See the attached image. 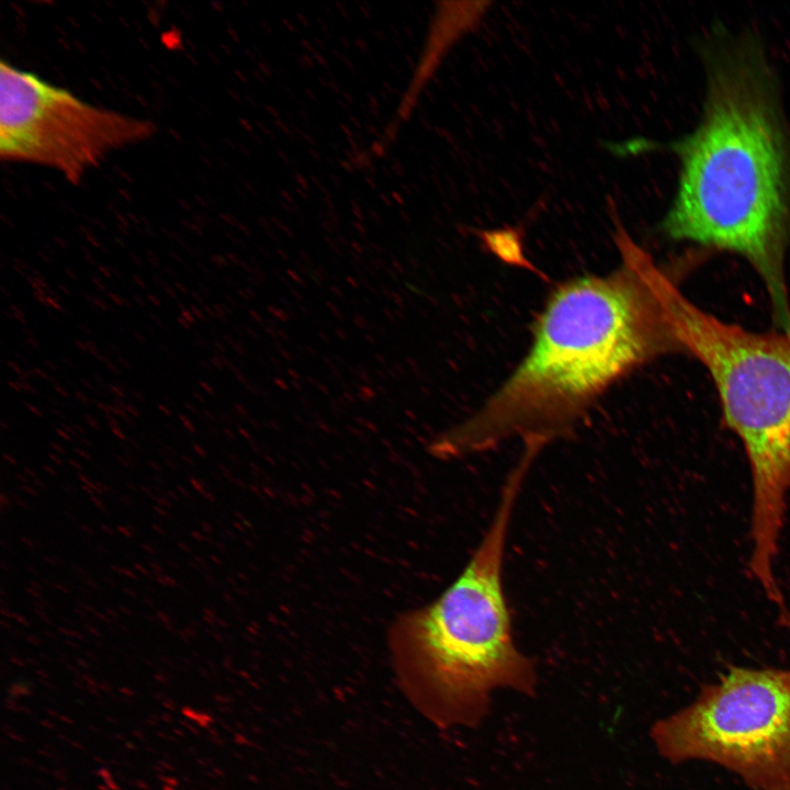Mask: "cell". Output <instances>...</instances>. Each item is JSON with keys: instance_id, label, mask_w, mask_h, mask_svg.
<instances>
[{"instance_id": "9c48e42d", "label": "cell", "mask_w": 790, "mask_h": 790, "mask_svg": "<svg viewBox=\"0 0 790 790\" xmlns=\"http://www.w3.org/2000/svg\"><path fill=\"white\" fill-rule=\"evenodd\" d=\"M779 622L790 633V612L786 609V607L780 608Z\"/></svg>"}, {"instance_id": "4316f807", "label": "cell", "mask_w": 790, "mask_h": 790, "mask_svg": "<svg viewBox=\"0 0 790 790\" xmlns=\"http://www.w3.org/2000/svg\"><path fill=\"white\" fill-rule=\"evenodd\" d=\"M163 290H165L166 293H168L171 297H173V298L177 297L176 290H173L169 284H167V285L163 287Z\"/></svg>"}, {"instance_id": "f35d334b", "label": "cell", "mask_w": 790, "mask_h": 790, "mask_svg": "<svg viewBox=\"0 0 790 790\" xmlns=\"http://www.w3.org/2000/svg\"><path fill=\"white\" fill-rule=\"evenodd\" d=\"M178 323L181 324L185 328L190 327V323H188L182 316L178 317Z\"/></svg>"}, {"instance_id": "ffe728a7", "label": "cell", "mask_w": 790, "mask_h": 790, "mask_svg": "<svg viewBox=\"0 0 790 790\" xmlns=\"http://www.w3.org/2000/svg\"><path fill=\"white\" fill-rule=\"evenodd\" d=\"M105 364L111 372H113L115 374L120 373L119 368L112 361L109 360Z\"/></svg>"}, {"instance_id": "f6af8a7d", "label": "cell", "mask_w": 790, "mask_h": 790, "mask_svg": "<svg viewBox=\"0 0 790 790\" xmlns=\"http://www.w3.org/2000/svg\"><path fill=\"white\" fill-rule=\"evenodd\" d=\"M185 407H187V409H189V410L192 411L193 414H198L196 408H195L192 404L185 403Z\"/></svg>"}, {"instance_id": "5bb4252c", "label": "cell", "mask_w": 790, "mask_h": 790, "mask_svg": "<svg viewBox=\"0 0 790 790\" xmlns=\"http://www.w3.org/2000/svg\"><path fill=\"white\" fill-rule=\"evenodd\" d=\"M108 296H109V298H111L116 305H123L122 297H120L119 295L113 294V293L110 292V293H108Z\"/></svg>"}, {"instance_id": "f546056e", "label": "cell", "mask_w": 790, "mask_h": 790, "mask_svg": "<svg viewBox=\"0 0 790 790\" xmlns=\"http://www.w3.org/2000/svg\"><path fill=\"white\" fill-rule=\"evenodd\" d=\"M26 341H27V343L31 345L33 348H38V343H37V341H36V339H35L34 336L27 337V338H26Z\"/></svg>"}, {"instance_id": "ab89813d", "label": "cell", "mask_w": 790, "mask_h": 790, "mask_svg": "<svg viewBox=\"0 0 790 790\" xmlns=\"http://www.w3.org/2000/svg\"><path fill=\"white\" fill-rule=\"evenodd\" d=\"M158 409H159L160 411H162L163 414L168 415V416L171 415L169 408L166 407L165 405H161V404L158 405Z\"/></svg>"}, {"instance_id": "91938a15", "label": "cell", "mask_w": 790, "mask_h": 790, "mask_svg": "<svg viewBox=\"0 0 790 790\" xmlns=\"http://www.w3.org/2000/svg\"><path fill=\"white\" fill-rule=\"evenodd\" d=\"M47 315H48L50 318L57 320V318L55 317V315H53L52 313H48Z\"/></svg>"}, {"instance_id": "9f6ffc18", "label": "cell", "mask_w": 790, "mask_h": 790, "mask_svg": "<svg viewBox=\"0 0 790 790\" xmlns=\"http://www.w3.org/2000/svg\"><path fill=\"white\" fill-rule=\"evenodd\" d=\"M194 397L199 399L200 402H203V397L199 393H193Z\"/></svg>"}, {"instance_id": "1f68e13d", "label": "cell", "mask_w": 790, "mask_h": 790, "mask_svg": "<svg viewBox=\"0 0 790 790\" xmlns=\"http://www.w3.org/2000/svg\"><path fill=\"white\" fill-rule=\"evenodd\" d=\"M34 372H35V374H36L37 377L48 379L47 374H46L43 370H41V369H38V368H35V369H34Z\"/></svg>"}, {"instance_id": "f5cc1de1", "label": "cell", "mask_w": 790, "mask_h": 790, "mask_svg": "<svg viewBox=\"0 0 790 790\" xmlns=\"http://www.w3.org/2000/svg\"><path fill=\"white\" fill-rule=\"evenodd\" d=\"M80 328H81V330H83L86 334H88V335L91 334V330H90L88 327H86L84 325H80Z\"/></svg>"}, {"instance_id": "f907efd6", "label": "cell", "mask_w": 790, "mask_h": 790, "mask_svg": "<svg viewBox=\"0 0 790 790\" xmlns=\"http://www.w3.org/2000/svg\"><path fill=\"white\" fill-rule=\"evenodd\" d=\"M165 271H166L165 273H167L171 278H173V279L176 278V273L171 269L167 268V269H165Z\"/></svg>"}, {"instance_id": "ee69618b", "label": "cell", "mask_w": 790, "mask_h": 790, "mask_svg": "<svg viewBox=\"0 0 790 790\" xmlns=\"http://www.w3.org/2000/svg\"><path fill=\"white\" fill-rule=\"evenodd\" d=\"M65 273H66L70 279H72V280H76V279H77L76 273H75L74 271L69 270V269H65Z\"/></svg>"}, {"instance_id": "7c38bea8", "label": "cell", "mask_w": 790, "mask_h": 790, "mask_svg": "<svg viewBox=\"0 0 790 790\" xmlns=\"http://www.w3.org/2000/svg\"><path fill=\"white\" fill-rule=\"evenodd\" d=\"M179 307L182 309L181 316H182L188 323H190V324L194 323V317H193V315H192L189 311H187L185 308H183V306H182L181 304H179Z\"/></svg>"}, {"instance_id": "44dd1931", "label": "cell", "mask_w": 790, "mask_h": 790, "mask_svg": "<svg viewBox=\"0 0 790 790\" xmlns=\"http://www.w3.org/2000/svg\"><path fill=\"white\" fill-rule=\"evenodd\" d=\"M132 395H133V397L136 398L138 402H144V400H145V395H144L142 392H139V391H135V390L132 391Z\"/></svg>"}, {"instance_id": "b9f144b4", "label": "cell", "mask_w": 790, "mask_h": 790, "mask_svg": "<svg viewBox=\"0 0 790 790\" xmlns=\"http://www.w3.org/2000/svg\"><path fill=\"white\" fill-rule=\"evenodd\" d=\"M58 289H59L60 291H63L66 295H70V294H71V291H69V289H68L67 286H65L64 284H58Z\"/></svg>"}, {"instance_id": "836d02e7", "label": "cell", "mask_w": 790, "mask_h": 790, "mask_svg": "<svg viewBox=\"0 0 790 790\" xmlns=\"http://www.w3.org/2000/svg\"><path fill=\"white\" fill-rule=\"evenodd\" d=\"M132 278L135 281V283H137L142 289L146 287L144 281L140 278H138L137 275H133Z\"/></svg>"}, {"instance_id": "cb8c5ba5", "label": "cell", "mask_w": 790, "mask_h": 790, "mask_svg": "<svg viewBox=\"0 0 790 790\" xmlns=\"http://www.w3.org/2000/svg\"><path fill=\"white\" fill-rule=\"evenodd\" d=\"M153 279H154V281H155L156 283H158V284L161 285L162 287H165V286L168 284L162 278H160V276L157 275V274H153Z\"/></svg>"}, {"instance_id": "681fc988", "label": "cell", "mask_w": 790, "mask_h": 790, "mask_svg": "<svg viewBox=\"0 0 790 790\" xmlns=\"http://www.w3.org/2000/svg\"><path fill=\"white\" fill-rule=\"evenodd\" d=\"M122 301H123V305H124L125 307H127V308H132V307H133L132 303H131L128 300L122 297Z\"/></svg>"}, {"instance_id": "2e32d148", "label": "cell", "mask_w": 790, "mask_h": 790, "mask_svg": "<svg viewBox=\"0 0 790 790\" xmlns=\"http://www.w3.org/2000/svg\"><path fill=\"white\" fill-rule=\"evenodd\" d=\"M190 307H191V311H192V313H193V316H196V317H199L200 319H204L203 313H202V311H201L200 308H198V307L194 306V305H191Z\"/></svg>"}, {"instance_id": "bcb514c9", "label": "cell", "mask_w": 790, "mask_h": 790, "mask_svg": "<svg viewBox=\"0 0 790 790\" xmlns=\"http://www.w3.org/2000/svg\"><path fill=\"white\" fill-rule=\"evenodd\" d=\"M134 337H135L138 341H140V342H143V343L146 342V339H145L140 334H138V332H136V331L134 332Z\"/></svg>"}, {"instance_id": "e0dca14e", "label": "cell", "mask_w": 790, "mask_h": 790, "mask_svg": "<svg viewBox=\"0 0 790 790\" xmlns=\"http://www.w3.org/2000/svg\"><path fill=\"white\" fill-rule=\"evenodd\" d=\"M80 382H81L82 385H84V387L89 388L90 391H92V392H97V391H98V387H94V385H92V383H90V382L87 381L86 379H80Z\"/></svg>"}, {"instance_id": "816d5d0a", "label": "cell", "mask_w": 790, "mask_h": 790, "mask_svg": "<svg viewBox=\"0 0 790 790\" xmlns=\"http://www.w3.org/2000/svg\"><path fill=\"white\" fill-rule=\"evenodd\" d=\"M61 360H63L64 363H66V364L69 365V366H72V365H74L72 362L69 361L68 358L63 357Z\"/></svg>"}, {"instance_id": "f1b7e54d", "label": "cell", "mask_w": 790, "mask_h": 790, "mask_svg": "<svg viewBox=\"0 0 790 790\" xmlns=\"http://www.w3.org/2000/svg\"><path fill=\"white\" fill-rule=\"evenodd\" d=\"M24 405H25L33 414H35V415H37V416H42V414H41V411H40L38 408L32 406V405L29 404V403H24Z\"/></svg>"}, {"instance_id": "60d3db41", "label": "cell", "mask_w": 790, "mask_h": 790, "mask_svg": "<svg viewBox=\"0 0 790 790\" xmlns=\"http://www.w3.org/2000/svg\"><path fill=\"white\" fill-rule=\"evenodd\" d=\"M174 286H176L177 289H179V291H181V292L184 293V294L188 292L187 289H185V286H183V285H182L180 282H178V281L174 282Z\"/></svg>"}, {"instance_id": "d4e9b609", "label": "cell", "mask_w": 790, "mask_h": 790, "mask_svg": "<svg viewBox=\"0 0 790 790\" xmlns=\"http://www.w3.org/2000/svg\"><path fill=\"white\" fill-rule=\"evenodd\" d=\"M133 300H134L135 303H137L138 306H140V307H144V306H145V302H144V300L142 298V296H139V295H137V294H133Z\"/></svg>"}, {"instance_id": "4dcf8cb0", "label": "cell", "mask_w": 790, "mask_h": 790, "mask_svg": "<svg viewBox=\"0 0 790 790\" xmlns=\"http://www.w3.org/2000/svg\"><path fill=\"white\" fill-rule=\"evenodd\" d=\"M149 316H150V318H151L158 326H160L161 328H165V327H163V323H162V320H161L159 317H157V316L154 315V314H149Z\"/></svg>"}, {"instance_id": "ba28073f", "label": "cell", "mask_w": 790, "mask_h": 790, "mask_svg": "<svg viewBox=\"0 0 790 790\" xmlns=\"http://www.w3.org/2000/svg\"><path fill=\"white\" fill-rule=\"evenodd\" d=\"M477 235L487 248L501 258L518 261L521 259V235L518 228L478 230Z\"/></svg>"}, {"instance_id": "6da1fadb", "label": "cell", "mask_w": 790, "mask_h": 790, "mask_svg": "<svg viewBox=\"0 0 790 790\" xmlns=\"http://www.w3.org/2000/svg\"><path fill=\"white\" fill-rule=\"evenodd\" d=\"M609 205L620 263L552 291L526 357L474 414L432 441V455L482 453L514 439L541 452L568 436L620 380L680 351L662 296L665 269Z\"/></svg>"}, {"instance_id": "ac0fdd59", "label": "cell", "mask_w": 790, "mask_h": 790, "mask_svg": "<svg viewBox=\"0 0 790 790\" xmlns=\"http://www.w3.org/2000/svg\"><path fill=\"white\" fill-rule=\"evenodd\" d=\"M75 395H76V398H77L82 405H86V404L88 403V397H87L86 395H83L82 393L76 392Z\"/></svg>"}, {"instance_id": "3957f363", "label": "cell", "mask_w": 790, "mask_h": 790, "mask_svg": "<svg viewBox=\"0 0 790 790\" xmlns=\"http://www.w3.org/2000/svg\"><path fill=\"white\" fill-rule=\"evenodd\" d=\"M531 464L520 458L508 475L493 520L458 578L395 625L400 668L413 676L427 713L440 725H478L498 689L537 691L534 665L515 644L503 582L509 522Z\"/></svg>"}, {"instance_id": "74e56055", "label": "cell", "mask_w": 790, "mask_h": 790, "mask_svg": "<svg viewBox=\"0 0 790 790\" xmlns=\"http://www.w3.org/2000/svg\"><path fill=\"white\" fill-rule=\"evenodd\" d=\"M191 296L194 297V300L202 305L203 300H202V296L198 292H192Z\"/></svg>"}, {"instance_id": "4fadbf2b", "label": "cell", "mask_w": 790, "mask_h": 790, "mask_svg": "<svg viewBox=\"0 0 790 790\" xmlns=\"http://www.w3.org/2000/svg\"><path fill=\"white\" fill-rule=\"evenodd\" d=\"M110 390L119 397H124V392L121 386L110 385Z\"/></svg>"}, {"instance_id": "52a82bcc", "label": "cell", "mask_w": 790, "mask_h": 790, "mask_svg": "<svg viewBox=\"0 0 790 790\" xmlns=\"http://www.w3.org/2000/svg\"><path fill=\"white\" fill-rule=\"evenodd\" d=\"M443 5L444 8L440 3L441 8L431 22L425 46L393 119L372 148L376 155L393 143L400 126L411 116L420 93L436 71L441 57L460 33V26H454L458 20L450 16L451 3L445 2Z\"/></svg>"}, {"instance_id": "484cf974", "label": "cell", "mask_w": 790, "mask_h": 790, "mask_svg": "<svg viewBox=\"0 0 790 790\" xmlns=\"http://www.w3.org/2000/svg\"><path fill=\"white\" fill-rule=\"evenodd\" d=\"M84 419H86L87 424H89L91 427L99 428L98 422L91 416L88 415L84 417Z\"/></svg>"}, {"instance_id": "7402d4cb", "label": "cell", "mask_w": 790, "mask_h": 790, "mask_svg": "<svg viewBox=\"0 0 790 790\" xmlns=\"http://www.w3.org/2000/svg\"><path fill=\"white\" fill-rule=\"evenodd\" d=\"M92 377L95 381L98 387H103V385H104L103 377H101L99 374H92Z\"/></svg>"}, {"instance_id": "83f0119b", "label": "cell", "mask_w": 790, "mask_h": 790, "mask_svg": "<svg viewBox=\"0 0 790 790\" xmlns=\"http://www.w3.org/2000/svg\"><path fill=\"white\" fill-rule=\"evenodd\" d=\"M92 281L100 289V291H106L105 286L101 283L99 278L92 276Z\"/></svg>"}, {"instance_id": "30bf717a", "label": "cell", "mask_w": 790, "mask_h": 790, "mask_svg": "<svg viewBox=\"0 0 790 790\" xmlns=\"http://www.w3.org/2000/svg\"><path fill=\"white\" fill-rule=\"evenodd\" d=\"M10 311L12 312V315H13L18 320H20V321L23 323V324L25 323L24 314H23V312H22V309H21L20 307L15 306V305H11V306H10Z\"/></svg>"}, {"instance_id": "680465c9", "label": "cell", "mask_w": 790, "mask_h": 790, "mask_svg": "<svg viewBox=\"0 0 790 790\" xmlns=\"http://www.w3.org/2000/svg\"><path fill=\"white\" fill-rule=\"evenodd\" d=\"M2 292L5 294L7 297H10V293H8V291L4 287H2Z\"/></svg>"}, {"instance_id": "7a4b0ae2", "label": "cell", "mask_w": 790, "mask_h": 790, "mask_svg": "<svg viewBox=\"0 0 790 790\" xmlns=\"http://www.w3.org/2000/svg\"><path fill=\"white\" fill-rule=\"evenodd\" d=\"M704 56L703 115L672 145L681 171L662 229L744 257L765 283L779 330L790 331V135L772 71L752 38L713 44Z\"/></svg>"}, {"instance_id": "d6986e66", "label": "cell", "mask_w": 790, "mask_h": 790, "mask_svg": "<svg viewBox=\"0 0 790 790\" xmlns=\"http://www.w3.org/2000/svg\"><path fill=\"white\" fill-rule=\"evenodd\" d=\"M179 418L183 422V425L190 429V431H194V427H192L191 422L189 421V419L187 417H184L183 415H180Z\"/></svg>"}, {"instance_id": "e575fe53", "label": "cell", "mask_w": 790, "mask_h": 790, "mask_svg": "<svg viewBox=\"0 0 790 790\" xmlns=\"http://www.w3.org/2000/svg\"><path fill=\"white\" fill-rule=\"evenodd\" d=\"M147 297H148V300H149L154 305L160 306V302H159V300H158L157 297H155V296L151 295V294H148Z\"/></svg>"}, {"instance_id": "6f0895ef", "label": "cell", "mask_w": 790, "mask_h": 790, "mask_svg": "<svg viewBox=\"0 0 790 790\" xmlns=\"http://www.w3.org/2000/svg\"><path fill=\"white\" fill-rule=\"evenodd\" d=\"M15 357H16L18 359H20L21 361L26 362V360H25L22 356H20L19 353H15Z\"/></svg>"}, {"instance_id": "603a6c76", "label": "cell", "mask_w": 790, "mask_h": 790, "mask_svg": "<svg viewBox=\"0 0 790 790\" xmlns=\"http://www.w3.org/2000/svg\"><path fill=\"white\" fill-rule=\"evenodd\" d=\"M8 365L12 368L18 373V375H21L23 373L20 366L13 361H8Z\"/></svg>"}, {"instance_id": "d590c367", "label": "cell", "mask_w": 790, "mask_h": 790, "mask_svg": "<svg viewBox=\"0 0 790 790\" xmlns=\"http://www.w3.org/2000/svg\"><path fill=\"white\" fill-rule=\"evenodd\" d=\"M117 362L121 363L125 369H131V364L125 359L119 357Z\"/></svg>"}, {"instance_id": "7dc6e473", "label": "cell", "mask_w": 790, "mask_h": 790, "mask_svg": "<svg viewBox=\"0 0 790 790\" xmlns=\"http://www.w3.org/2000/svg\"><path fill=\"white\" fill-rule=\"evenodd\" d=\"M99 269L101 273H103L105 276L110 278L112 275V273L108 269H104L103 267H99Z\"/></svg>"}, {"instance_id": "277c9868", "label": "cell", "mask_w": 790, "mask_h": 790, "mask_svg": "<svg viewBox=\"0 0 790 790\" xmlns=\"http://www.w3.org/2000/svg\"><path fill=\"white\" fill-rule=\"evenodd\" d=\"M662 296L680 351L710 373L723 421L741 440L752 476L749 569L777 587L775 561L790 493V331L754 332L699 308L667 273Z\"/></svg>"}, {"instance_id": "7bdbcfd3", "label": "cell", "mask_w": 790, "mask_h": 790, "mask_svg": "<svg viewBox=\"0 0 790 790\" xmlns=\"http://www.w3.org/2000/svg\"><path fill=\"white\" fill-rule=\"evenodd\" d=\"M75 342H76V345H77V347H78L79 349H81L82 351H87L86 342H82V341H79V340H76Z\"/></svg>"}, {"instance_id": "db71d44e", "label": "cell", "mask_w": 790, "mask_h": 790, "mask_svg": "<svg viewBox=\"0 0 790 790\" xmlns=\"http://www.w3.org/2000/svg\"><path fill=\"white\" fill-rule=\"evenodd\" d=\"M201 387H203L208 393H212V390L208 388V386L204 382H200Z\"/></svg>"}, {"instance_id": "8992f818", "label": "cell", "mask_w": 790, "mask_h": 790, "mask_svg": "<svg viewBox=\"0 0 790 790\" xmlns=\"http://www.w3.org/2000/svg\"><path fill=\"white\" fill-rule=\"evenodd\" d=\"M151 122L89 104L1 61L0 157L60 172L77 184L110 153L143 142Z\"/></svg>"}, {"instance_id": "9a60e30c", "label": "cell", "mask_w": 790, "mask_h": 790, "mask_svg": "<svg viewBox=\"0 0 790 790\" xmlns=\"http://www.w3.org/2000/svg\"><path fill=\"white\" fill-rule=\"evenodd\" d=\"M126 413L135 417L139 416L137 408L131 404L126 405Z\"/></svg>"}, {"instance_id": "c3c4849f", "label": "cell", "mask_w": 790, "mask_h": 790, "mask_svg": "<svg viewBox=\"0 0 790 790\" xmlns=\"http://www.w3.org/2000/svg\"><path fill=\"white\" fill-rule=\"evenodd\" d=\"M49 410H50L52 413H54L56 416H58V417H60V418H65V415L61 414L58 409H56V408H50Z\"/></svg>"}, {"instance_id": "11a10c76", "label": "cell", "mask_w": 790, "mask_h": 790, "mask_svg": "<svg viewBox=\"0 0 790 790\" xmlns=\"http://www.w3.org/2000/svg\"><path fill=\"white\" fill-rule=\"evenodd\" d=\"M46 397L50 403L58 404V400L55 397H52L50 395H46Z\"/></svg>"}, {"instance_id": "5b68a950", "label": "cell", "mask_w": 790, "mask_h": 790, "mask_svg": "<svg viewBox=\"0 0 790 790\" xmlns=\"http://www.w3.org/2000/svg\"><path fill=\"white\" fill-rule=\"evenodd\" d=\"M650 736L670 764L708 761L754 790H790V669L730 667Z\"/></svg>"}, {"instance_id": "8d00e7d4", "label": "cell", "mask_w": 790, "mask_h": 790, "mask_svg": "<svg viewBox=\"0 0 790 790\" xmlns=\"http://www.w3.org/2000/svg\"><path fill=\"white\" fill-rule=\"evenodd\" d=\"M43 363H44V365H45L48 370H56V365H55L52 361H49V360H44Z\"/></svg>"}, {"instance_id": "8fae6325", "label": "cell", "mask_w": 790, "mask_h": 790, "mask_svg": "<svg viewBox=\"0 0 790 790\" xmlns=\"http://www.w3.org/2000/svg\"><path fill=\"white\" fill-rule=\"evenodd\" d=\"M117 351H119V348H117L115 345L111 343V342H108V343L103 347V353L106 354V356H108V354L116 353Z\"/></svg>"}, {"instance_id": "d6a6232c", "label": "cell", "mask_w": 790, "mask_h": 790, "mask_svg": "<svg viewBox=\"0 0 790 790\" xmlns=\"http://www.w3.org/2000/svg\"><path fill=\"white\" fill-rule=\"evenodd\" d=\"M55 390H56V392H58V393L61 394L63 396L68 397L67 391H66L64 387H61L60 385H58V384L55 385Z\"/></svg>"}]
</instances>
